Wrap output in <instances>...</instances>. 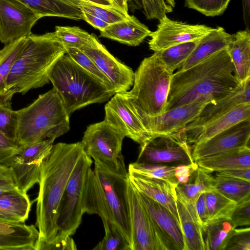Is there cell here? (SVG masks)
I'll return each instance as SVG.
<instances>
[{
  "mask_svg": "<svg viewBox=\"0 0 250 250\" xmlns=\"http://www.w3.org/2000/svg\"><path fill=\"white\" fill-rule=\"evenodd\" d=\"M239 84L227 49L221 50L173 74L165 111L192 103H214Z\"/></svg>",
  "mask_w": 250,
  "mask_h": 250,
  "instance_id": "obj_1",
  "label": "cell"
},
{
  "mask_svg": "<svg viewBox=\"0 0 250 250\" xmlns=\"http://www.w3.org/2000/svg\"><path fill=\"white\" fill-rule=\"evenodd\" d=\"M84 152L81 142L53 145L42 162L37 198L36 223L39 232L37 250L57 235L60 202L69 178Z\"/></svg>",
  "mask_w": 250,
  "mask_h": 250,
  "instance_id": "obj_2",
  "label": "cell"
},
{
  "mask_svg": "<svg viewBox=\"0 0 250 250\" xmlns=\"http://www.w3.org/2000/svg\"><path fill=\"white\" fill-rule=\"evenodd\" d=\"M66 53L55 32L31 34L15 61L8 77L5 93L0 101L10 102L16 93L24 94L50 82L48 74L56 61Z\"/></svg>",
  "mask_w": 250,
  "mask_h": 250,
  "instance_id": "obj_3",
  "label": "cell"
},
{
  "mask_svg": "<svg viewBox=\"0 0 250 250\" xmlns=\"http://www.w3.org/2000/svg\"><path fill=\"white\" fill-rule=\"evenodd\" d=\"M48 77L69 116L88 105L107 101L114 95L66 53L54 63Z\"/></svg>",
  "mask_w": 250,
  "mask_h": 250,
  "instance_id": "obj_4",
  "label": "cell"
},
{
  "mask_svg": "<svg viewBox=\"0 0 250 250\" xmlns=\"http://www.w3.org/2000/svg\"><path fill=\"white\" fill-rule=\"evenodd\" d=\"M17 111L16 142L21 146L48 138L56 139L70 129V116L53 88Z\"/></svg>",
  "mask_w": 250,
  "mask_h": 250,
  "instance_id": "obj_5",
  "label": "cell"
},
{
  "mask_svg": "<svg viewBox=\"0 0 250 250\" xmlns=\"http://www.w3.org/2000/svg\"><path fill=\"white\" fill-rule=\"evenodd\" d=\"M154 52L145 58L134 72L132 89L125 92L133 108L149 117L165 111L173 74Z\"/></svg>",
  "mask_w": 250,
  "mask_h": 250,
  "instance_id": "obj_6",
  "label": "cell"
},
{
  "mask_svg": "<svg viewBox=\"0 0 250 250\" xmlns=\"http://www.w3.org/2000/svg\"><path fill=\"white\" fill-rule=\"evenodd\" d=\"M93 170L103 188L115 224L129 242L131 250L132 233L128 197L129 174L125 166L117 169L94 161Z\"/></svg>",
  "mask_w": 250,
  "mask_h": 250,
  "instance_id": "obj_7",
  "label": "cell"
},
{
  "mask_svg": "<svg viewBox=\"0 0 250 250\" xmlns=\"http://www.w3.org/2000/svg\"><path fill=\"white\" fill-rule=\"evenodd\" d=\"M92 162L84 152L75 166L59 206L56 236H72L82 222L84 213L82 202L83 187Z\"/></svg>",
  "mask_w": 250,
  "mask_h": 250,
  "instance_id": "obj_8",
  "label": "cell"
},
{
  "mask_svg": "<svg viewBox=\"0 0 250 250\" xmlns=\"http://www.w3.org/2000/svg\"><path fill=\"white\" fill-rule=\"evenodd\" d=\"M124 134L105 120L88 125L81 143L84 152L94 161L112 168L125 167L122 154Z\"/></svg>",
  "mask_w": 250,
  "mask_h": 250,
  "instance_id": "obj_9",
  "label": "cell"
},
{
  "mask_svg": "<svg viewBox=\"0 0 250 250\" xmlns=\"http://www.w3.org/2000/svg\"><path fill=\"white\" fill-rule=\"evenodd\" d=\"M185 127L172 133L150 138L140 146L138 163L188 165L195 163Z\"/></svg>",
  "mask_w": 250,
  "mask_h": 250,
  "instance_id": "obj_10",
  "label": "cell"
},
{
  "mask_svg": "<svg viewBox=\"0 0 250 250\" xmlns=\"http://www.w3.org/2000/svg\"><path fill=\"white\" fill-rule=\"evenodd\" d=\"M55 140L48 138L22 146L18 154L4 163L11 168L20 190L27 192L39 183L42 162L51 150Z\"/></svg>",
  "mask_w": 250,
  "mask_h": 250,
  "instance_id": "obj_11",
  "label": "cell"
},
{
  "mask_svg": "<svg viewBox=\"0 0 250 250\" xmlns=\"http://www.w3.org/2000/svg\"><path fill=\"white\" fill-rule=\"evenodd\" d=\"M128 197L132 233L131 250H167L138 191L129 179Z\"/></svg>",
  "mask_w": 250,
  "mask_h": 250,
  "instance_id": "obj_12",
  "label": "cell"
},
{
  "mask_svg": "<svg viewBox=\"0 0 250 250\" xmlns=\"http://www.w3.org/2000/svg\"><path fill=\"white\" fill-rule=\"evenodd\" d=\"M42 18L17 0H0V42L6 45L28 36Z\"/></svg>",
  "mask_w": 250,
  "mask_h": 250,
  "instance_id": "obj_13",
  "label": "cell"
},
{
  "mask_svg": "<svg viewBox=\"0 0 250 250\" xmlns=\"http://www.w3.org/2000/svg\"><path fill=\"white\" fill-rule=\"evenodd\" d=\"M212 27L173 21L167 15L159 20L157 29L151 32L148 46L156 52L186 42L195 41L209 33Z\"/></svg>",
  "mask_w": 250,
  "mask_h": 250,
  "instance_id": "obj_14",
  "label": "cell"
},
{
  "mask_svg": "<svg viewBox=\"0 0 250 250\" xmlns=\"http://www.w3.org/2000/svg\"><path fill=\"white\" fill-rule=\"evenodd\" d=\"M104 120L141 146L151 136L123 92L117 93L104 106Z\"/></svg>",
  "mask_w": 250,
  "mask_h": 250,
  "instance_id": "obj_15",
  "label": "cell"
},
{
  "mask_svg": "<svg viewBox=\"0 0 250 250\" xmlns=\"http://www.w3.org/2000/svg\"><path fill=\"white\" fill-rule=\"evenodd\" d=\"M95 63L112 83L115 93L128 91L133 85L134 72L117 60L92 34L89 44L80 49Z\"/></svg>",
  "mask_w": 250,
  "mask_h": 250,
  "instance_id": "obj_16",
  "label": "cell"
},
{
  "mask_svg": "<svg viewBox=\"0 0 250 250\" xmlns=\"http://www.w3.org/2000/svg\"><path fill=\"white\" fill-rule=\"evenodd\" d=\"M208 104L209 103L203 102L186 104L153 117L137 111L131 104V105L151 138L157 135L176 132L184 128L194 121Z\"/></svg>",
  "mask_w": 250,
  "mask_h": 250,
  "instance_id": "obj_17",
  "label": "cell"
},
{
  "mask_svg": "<svg viewBox=\"0 0 250 250\" xmlns=\"http://www.w3.org/2000/svg\"><path fill=\"white\" fill-rule=\"evenodd\" d=\"M250 139V120L241 122L211 138L192 145L194 161L248 146Z\"/></svg>",
  "mask_w": 250,
  "mask_h": 250,
  "instance_id": "obj_18",
  "label": "cell"
},
{
  "mask_svg": "<svg viewBox=\"0 0 250 250\" xmlns=\"http://www.w3.org/2000/svg\"><path fill=\"white\" fill-rule=\"evenodd\" d=\"M167 250H187L181 224L167 208L138 191Z\"/></svg>",
  "mask_w": 250,
  "mask_h": 250,
  "instance_id": "obj_19",
  "label": "cell"
},
{
  "mask_svg": "<svg viewBox=\"0 0 250 250\" xmlns=\"http://www.w3.org/2000/svg\"><path fill=\"white\" fill-rule=\"evenodd\" d=\"M250 120V103L238 105L200 125L186 130L189 144L204 142L232 126Z\"/></svg>",
  "mask_w": 250,
  "mask_h": 250,
  "instance_id": "obj_20",
  "label": "cell"
},
{
  "mask_svg": "<svg viewBox=\"0 0 250 250\" xmlns=\"http://www.w3.org/2000/svg\"><path fill=\"white\" fill-rule=\"evenodd\" d=\"M128 174L130 182L138 191L167 208L180 223L175 186L163 179Z\"/></svg>",
  "mask_w": 250,
  "mask_h": 250,
  "instance_id": "obj_21",
  "label": "cell"
},
{
  "mask_svg": "<svg viewBox=\"0 0 250 250\" xmlns=\"http://www.w3.org/2000/svg\"><path fill=\"white\" fill-rule=\"evenodd\" d=\"M39 240L34 225L0 221V250H37Z\"/></svg>",
  "mask_w": 250,
  "mask_h": 250,
  "instance_id": "obj_22",
  "label": "cell"
},
{
  "mask_svg": "<svg viewBox=\"0 0 250 250\" xmlns=\"http://www.w3.org/2000/svg\"><path fill=\"white\" fill-rule=\"evenodd\" d=\"M176 194L177 207L187 250H205L203 226L195 204L177 190Z\"/></svg>",
  "mask_w": 250,
  "mask_h": 250,
  "instance_id": "obj_23",
  "label": "cell"
},
{
  "mask_svg": "<svg viewBox=\"0 0 250 250\" xmlns=\"http://www.w3.org/2000/svg\"><path fill=\"white\" fill-rule=\"evenodd\" d=\"M82 202L84 213L99 216L104 229L110 224L116 226L103 188L91 168L88 171L85 180Z\"/></svg>",
  "mask_w": 250,
  "mask_h": 250,
  "instance_id": "obj_24",
  "label": "cell"
},
{
  "mask_svg": "<svg viewBox=\"0 0 250 250\" xmlns=\"http://www.w3.org/2000/svg\"><path fill=\"white\" fill-rule=\"evenodd\" d=\"M245 103H250V77L229 95L206 106L200 115L185 127V130L200 125Z\"/></svg>",
  "mask_w": 250,
  "mask_h": 250,
  "instance_id": "obj_25",
  "label": "cell"
},
{
  "mask_svg": "<svg viewBox=\"0 0 250 250\" xmlns=\"http://www.w3.org/2000/svg\"><path fill=\"white\" fill-rule=\"evenodd\" d=\"M151 31L135 17L130 16L124 21L109 24L100 31V36L129 46L140 45Z\"/></svg>",
  "mask_w": 250,
  "mask_h": 250,
  "instance_id": "obj_26",
  "label": "cell"
},
{
  "mask_svg": "<svg viewBox=\"0 0 250 250\" xmlns=\"http://www.w3.org/2000/svg\"><path fill=\"white\" fill-rule=\"evenodd\" d=\"M232 35L221 26L213 28L202 37L185 62L178 71H182L193 66L212 54L228 47Z\"/></svg>",
  "mask_w": 250,
  "mask_h": 250,
  "instance_id": "obj_27",
  "label": "cell"
},
{
  "mask_svg": "<svg viewBox=\"0 0 250 250\" xmlns=\"http://www.w3.org/2000/svg\"><path fill=\"white\" fill-rule=\"evenodd\" d=\"M227 48L234 67V76L239 84L250 77V30L245 29L232 35Z\"/></svg>",
  "mask_w": 250,
  "mask_h": 250,
  "instance_id": "obj_28",
  "label": "cell"
},
{
  "mask_svg": "<svg viewBox=\"0 0 250 250\" xmlns=\"http://www.w3.org/2000/svg\"><path fill=\"white\" fill-rule=\"evenodd\" d=\"M198 167L211 173L236 168L250 167V148L246 146L198 159Z\"/></svg>",
  "mask_w": 250,
  "mask_h": 250,
  "instance_id": "obj_29",
  "label": "cell"
},
{
  "mask_svg": "<svg viewBox=\"0 0 250 250\" xmlns=\"http://www.w3.org/2000/svg\"><path fill=\"white\" fill-rule=\"evenodd\" d=\"M31 203L26 193L20 190L0 195V221L24 223L28 219Z\"/></svg>",
  "mask_w": 250,
  "mask_h": 250,
  "instance_id": "obj_30",
  "label": "cell"
},
{
  "mask_svg": "<svg viewBox=\"0 0 250 250\" xmlns=\"http://www.w3.org/2000/svg\"><path fill=\"white\" fill-rule=\"evenodd\" d=\"M25 4L42 17H58L83 20V12L77 5L64 0H17Z\"/></svg>",
  "mask_w": 250,
  "mask_h": 250,
  "instance_id": "obj_31",
  "label": "cell"
},
{
  "mask_svg": "<svg viewBox=\"0 0 250 250\" xmlns=\"http://www.w3.org/2000/svg\"><path fill=\"white\" fill-rule=\"evenodd\" d=\"M234 229L230 219H220L208 222L202 228L205 250H224Z\"/></svg>",
  "mask_w": 250,
  "mask_h": 250,
  "instance_id": "obj_32",
  "label": "cell"
},
{
  "mask_svg": "<svg viewBox=\"0 0 250 250\" xmlns=\"http://www.w3.org/2000/svg\"><path fill=\"white\" fill-rule=\"evenodd\" d=\"M214 188L236 204L250 198V182L216 172Z\"/></svg>",
  "mask_w": 250,
  "mask_h": 250,
  "instance_id": "obj_33",
  "label": "cell"
},
{
  "mask_svg": "<svg viewBox=\"0 0 250 250\" xmlns=\"http://www.w3.org/2000/svg\"><path fill=\"white\" fill-rule=\"evenodd\" d=\"M214 177L198 167L189 181L178 184L176 190L195 204L199 196L203 193L214 188Z\"/></svg>",
  "mask_w": 250,
  "mask_h": 250,
  "instance_id": "obj_34",
  "label": "cell"
},
{
  "mask_svg": "<svg viewBox=\"0 0 250 250\" xmlns=\"http://www.w3.org/2000/svg\"><path fill=\"white\" fill-rule=\"evenodd\" d=\"M199 40L184 42L154 52L165 67L173 73L184 64Z\"/></svg>",
  "mask_w": 250,
  "mask_h": 250,
  "instance_id": "obj_35",
  "label": "cell"
},
{
  "mask_svg": "<svg viewBox=\"0 0 250 250\" xmlns=\"http://www.w3.org/2000/svg\"><path fill=\"white\" fill-rule=\"evenodd\" d=\"M176 167L161 164L135 162L129 164L128 173L163 179L176 187L179 183L174 174Z\"/></svg>",
  "mask_w": 250,
  "mask_h": 250,
  "instance_id": "obj_36",
  "label": "cell"
},
{
  "mask_svg": "<svg viewBox=\"0 0 250 250\" xmlns=\"http://www.w3.org/2000/svg\"><path fill=\"white\" fill-rule=\"evenodd\" d=\"M209 222L220 219H230L236 203L213 189L205 192Z\"/></svg>",
  "mask_w": 250,
  "mask_h": 250,
  "instance_id": "obj_37",
  "label": "cell"
},
{
  "mask_svg": "<svg viewBox=\"0 0 250 250\" xmlns=\"http://www.w3.org/2000/svg\"><path fill=\"white\" fill-rule=\"evenodd\" d=\"M26 37L5 45L0 50V98L6 91V84L11 67L24 44Z\"/></svg>",
  "mask_w": 250,
  "mask_h": 250,
  "instance_id": "obj_38",
  "label": "cell"
},
{
  "mask_svg": "<svg viewBox=\"0 0 250 250\" xmlns=\"http://www.w3.org/2000/svg\"><path fill=\"white\" fill-rule=\"evenodd\" d=\"M78 6L82 12L93 15L109 24L125 20L130 16L114 5L102 6L82 0Z\"/></svg>",
  "mask_w": 250,
  "mask_h": 250,
  "instance_id": "obj_39",
  "label": "cell"
},
{
  "mask_svg": "<svg viewBox=\"0 0 250 250\" xmlns=\"http://www.w3.org/2000/svg\"><path fill=\"white\" fill-rule=\"evenodd\" d=\"M54 32L64 47L81 49L89 44L92 38V34L78 26H56Z\"/></svg>",
  "mask_w": 250,
  "mask_h": 250,
  "instance_id": "obj_40",
  "label": "cell"
},
{
  "mask_svg": "<svg viewBox=\"0 0 250 250\" xmlns=\"http://www.w3.org/2000/svg\"><path fill=\"white\" fill-rule=\"evenodd\" d=\"M64 48L66 53L75 62L103 83L109 91L115 94L114 88L109 79L85 53L76 47H66Z\"/></svg>",
  "mask_w": 250,
  "mask_h": 250,
  "instance_id": "obj_41",
  "label": "cell"
},
{
  "mask_svg": "<svg viewBox=\"0 0 250 250\" xmlns=\"http://www.w3.org/2000/svg\"><path fill=\"white\" fill-rule=\"evenodd\" d=\"M103 239L93 249L94 250H131L130 245L117 227L110 224L104 229Z\"/></svg>",
  "mask_w": 250,
  "mask_h": 250,
  "instance_id": "obj_42",
  "label": "cell"
},
{
  "mask_svg": "<svg viewBox=\"0 0 250 250\" xmlns=\"http://www.w3.org/2000/svg\"><path fill=\"white\" fill-rule=\"evenodd\" d=\"M18 127V111L11 107V102L0 101V131L6 137L16 142Z\"/></svg>",
  "mask_w": 250,
  "mask_h": 250,
  "instance_id": "obj_43",
  "label": "cell"
},
{
  "mask_svg": "<svg viewBox=\"0 0 250 250\" xmlns=\"http://www.w3.org/2000/svg\"><path fill=\"white\" fill-rule=\"evenodd\" d=\"M231 0H184V6L207 17L222 15Z\"/></svg>",
  "mask_w": 250,
  "mask_h": 250,
  "instance_id": "obj_44",
  "label": "cell"
},
{
  "mask_svg": "<svg viewBox=\"0 0 250 250\" xmlns=\"http://www.w3.org/2000/svg\"><path fill=\"white\" fill-rule=\"evenodd\" d=\"M144 14L147 20L158 21L167 13L172 12L175 6L174 0H141Z\"/></svg>",
  "mask_w": 250,
  "mask_h": 250,
  "instance_id": "obj_45",
  "label": "cell"
},
{
  "mask_svg": "<svg viewBox=\"0 0 250 250\" xmlns=\"http://www.w3.org/2000/svg\"><path fill=\"white\" fill-rule=\"evenodd\" d=\"M224 250H250V229H234Z\"/></svg>",
  "mask_w": 250,
  "mask_h": 250,
  "instance_id": "obj_46",
  "label": "cell"
},
{
  "mask_svg": "<svg viewBox=\"0 0 250 250\" xmlns=\"http://www.w3.org/2000/svg\"><path fill=\"white\" fill-rule=\"evenodd\" d=\"M230 219L234 228L250 226V198L236 204Z\"/></svg>",
  "mask_w": 250,
  "mask_h": 250,
  "instance_id": "obj_47",
  "label": "cell"
},
{
  "mask_svg": "<svg viewBox=\"0 0 250 250\" xmlns=\"http://www.w3.org/2000/svg\"><path fill=\"white\" fill-rule=\"evenodd\" d=\"M22 146L0 131V164L6 163L21 150Z\"/></svg>",
  "mask_w": 250,
  "mask_h": 250,
  "instance_id": "obj_48",
  "label": "cell"
},
{
  "mask_svg": "<svg viewBox=\"0 0 250 250\" xmlns=\"http://www.w3.org/2000/svg\"><path fill=\"white\" fill-rule=\"evenodd\" d=\"M19 190L10 167L5 164H0V195Z\"/></svg>",
  "mask_w": 250,
  "mask_h": 250,
  "instance_id": "obj_49",
  "label": "cell"
},
{
  "mask_svg": "<svg viewBox=\"0 0 250 250\" xmlns=\"http://www.w3.org/2000/svg\"><path fill=\"white\" fill-rule=\"evenodd\" d=\"M76 245L70 236H58L48 243L42 245L41 250H76Z\"/></svg>",
  "mask_w": 250,
  "mask_h": 250,
  "instance_id": "obj_50",
  "label": "cell"
},
{
  "mask_svg": "<svg viewBox=\"0 0 250 250\" xmlns=\"http://www.w3.org/2000/svg\"><path fill=\"white\" fill-rule=\"evenodd\" d=\"M197 167L198 165L196 162L193 164L176 166L174 174L178 183L186 184L188 183Z\"/></svg>",
  "mask_w": 250,
  "mask_h": 250,
  "instance_id": "obj_51",
  "label": "cell"
},
{
  "mask_svg": "<svg viewBox=\"0 0 250 250\" xmlns=\"http://www.w3.org/2000/svg\"><path fill=\"white\" fill-rule=\"evenodd\" d=\"M195 207L202 226L206 225L209 222V216L206 204L205 192L199 196L195 202Z\"/></svg>",
  "mask_w": 250,
  "mask_h": 250,
  "instance_id": "obj_52",
  "label": "cell"
},
{
  "mask_svg": "<svg viewBox=\"0 0 250 250\" xmlns=\"http://www.w3.org/2000/svg\"><path fill=\"white\" fill-rule=\"evenodd\" d=\"M217 172L225 176L250 182V167L236 168Z\"/></svg>",
  "mask_w": 250,
  "mask_h": 250,
  "instance_id": "obj_53",
  "label": "cell"
},
{
  "mask_svg": "<svg viewBox=\"0 0 250 250\" xmlns=\"http://www.w3.org/2000/svg\"><path fill=\"white\" fill-rule=\"evenodd\" d=\"M83 20L86 21L95 28L100 31L104 30L109 24L99 18L87 13L83 12Z\"/></svg>",
  "mask_w": 250,
  "mask_h": 250,
  "instance_id": "obj_54",
  "label": "cell"
},
{
  "mask_svg": "<svg viewBox=\"0 0 250 250\" xmlns=\"http://www.w3.org/2000/svg\"><path fill=\"white\" fill-rule=\"evenodd\" d=\"M243 19L246 29L250 30V0H241Z\"/></svg>",
  "mask_w": 250,
  "mask_h": 250,
  "instance_id": "obj_55",
  "label": "cell"
},
{
  "mask_svg": "<svg viewBox=\"0 0 250 250\" xmlns=\"http://www.w3.org/2000/svg\"><path fill=\"white\" fill-rule=\"evenodd\" d=\"M112 3L123 11L128 13V1L129 0H110Z\"/></svg>",
  "mask_w": 250,
  "mask_h": 250,
  "instance_id": "obj_56",
  "label": "cell"
},
{
  "mask_svg": "<svg viewBox=\"0 0 250 250\" xmlns=\"http://www.w3.org/2000/svg\"><path fill=\"white\" fill-rule=\"evenodd\" d=\"M89 2L102 6L114 5L109 0H83Z\"/></svg>",
  "mask_w": 250,
  "mask_h": 250,
  "instance_id": "obj_57",
  "label": "cell"
},
{
  "mask_svg": "<svg viewBox=\"0 0 250 250\" xmlns=\"http://www.w3.org/2000/svg\"><path fill=\"white\" fill-rule=\"evenodd\" d=\"M71 4L79 6L82 0H64Z\"/></svg>",
  "mask_w": 250,
  "mask_h": 250,
  "instance_id": "obj_58",
  "label": "cell"
},
{
  "mask_svg": "<svg viewBox=\"0 0 250 250\" xmlns=\"http://www.w3.org/2000/svg\"><path fill=\"white\" fill-rule=\"evenodd\" d=\"M109 0L110 1V0ZM110 2H111V1H110ZM111 3H112V2H111Z\"/></svg>",
  "mask_w": 250,
  "mask_h": 250,
  "instance_id": "obj_59",
  "label": "cell"
}]
</instances>
